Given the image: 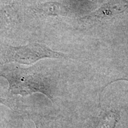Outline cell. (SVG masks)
<instances>
[{
    "label": "cell",
    "mask_w": 128,
    "mask_h": 128,
    "mask_svg": "<svg viewBox=\"0 0 128 128\" xmlns=\"http://www.w3.org/2000/svg\"><path fill=\"white\" fill-rule=\"evenodd\" d=\"M0 75L8 80L10 90L12 93L24 96L33 92H42L52 100L50 87L41 76L30 74L18 67L4 70Z\"/></svg>",
    "instance_id": "cell-1"
},
{
    "label": "cell",
    "mask_w": 128,
    "mask_h": 128,
    "mask_svg": "<svg viewBox=\"0 0 128 128\" xmlns=\"http://www.w3.org/2000/svg\"><path fill=\"white\" fill-rule=\"evenodd\" d=\"M66 55L54 51L44 44L32 43L25 46H10L6 62L31 65L44 58H65Z\"/></svg>",
    "instance_id": "cell-2"
}]
</instances>
